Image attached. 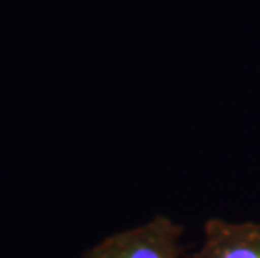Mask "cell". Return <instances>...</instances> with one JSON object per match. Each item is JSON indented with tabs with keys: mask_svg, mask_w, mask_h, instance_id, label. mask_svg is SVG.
Instances as JSON below:
<instances>
[{
	"mask_svg": "<svg viewBox=\"0 0 260 258\" xmlns=\"http://www.w3.org/2000/svg\"><path fill=\"white\" fill-rule=\"evenodd\" d=\"M183 227L168 216H154L94 245L84 258H180Z\"/></svg>",
	"mask_w": 260,
	"mask_h": 258,
	"instance_id": "obj_1",
	"label": "cell"
},
{
	"mask_svg": "<svg viewBox=\"0 0 260 258\" xmlns=\"http://www.w3.org/2000/svg\"><path fill=\"white\" fill-rule=\"evenodd\" d=\"M190 258H260V223L210 218L203 243Z\"/></svg>",
	"mask_w": 260,
	"mask_h": 258,
	"instance_id": "obj_2",
	"label": "cell"
}]
</instances>
